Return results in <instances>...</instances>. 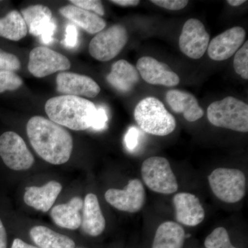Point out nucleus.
Returning a JSON list of instances; mask_svg holds the SVG:
<instances>
[{"instance_id": "1", "label": "nucleus", "mask_w": 248, "mask_h": 248, "mask_svg": "<svg viewBox=\"0 0 248 248\" xmlns=\"http://www.w3.org/2000/svg\"><path fill=\"white\" fill-rule=\"evenodd\" d=\"M27 132L31 146L49 164H63L71 158L73 138L61 125L45 117L35 116L28 122Z\"/></svg>"}, {"instance_id": "2", "label": "nucleus", "mask_w": 248, "mask_h": 248, "mask_svg": "<svg viewBox=\"0 0 248 248\" xmlns=\"http://www.w3.org/2000/svg\"><path fill=\"white\" fill-rule=\"evenodd\" d=\"M45 111L54 123L78 131L91 128L97 107L84 98L62 95L48 99Z\"/></svg>"}, {"instance_id": "3", "label": "nucleus", "mask_w": 248, "mask_h": 248, "mask_svg": "<svg viewBox=\"0 0 248 248\" xmlns=\"http://www.w3.org/2000/svg\"><path fill=\"white\" fill-rule=\"evenodd\" d=\"M134 117L143 131L155 136H166L176 128V120L156 98H144L134 110Z\"/></svg>"}, {"instance_id": "4", "label": "nucleus", "mask_w": 248, "mask_h": 248, "mask_svg": "<svg viewBox=\"0 0 248 248\" xmlns=\"http://www.w3.org/2000/svg\"><path fill=\"white\" fill-rule=\"evenodd\" d=\"M210 123L218 128L239 133L248 132V106L234 97L213 102L207 109Z\"/></svg>"}, {"instance_id": "5", "label": "nucleus", "mask_w": 248, "mask_h": 248, "mask_svg": "<svg viewBox=\"0 0 248 248\" xmlns=\"http://www.w3.org/2000/svg\"><path fill=\"white\" fill-rule=\"evenodd\" d=\"M208 182L214 195L225 203H237L246 195V176L239 169L218 168L208 176Z\"/></svg>"}, {"instance_id": "6", "label": "nucleus", "mask_w": 248, "mask_h": 248, "mask_svg": "<svg viewBox=\"0 0 248 248\" xmlns=\"http://www.w3.org/2000/svg\"><path fill=\"white\" fill-rule=\"evenodd\" d=\"M141 177L147 187L156 193L171 195L179 188L177 179L169 160L162 156H151L143 161Z\"/></svg>"}, {"instance_id": "7", "label": "nucleus", "mask_w": 248, "mask_h": 248, "mask_svg": "<svg viewBox=\"0 0 248 248\" xmlns=\"http://www.w3.org/2000/svg\"><path fill=\"white\" fill-rule=\"evenodd\" d=\"M128 40L126 29L121 24H116L93 37L90 42V54L98 61H110L119 55Z\"/></svg>"}, {"instance_id": "8", "label": "nucleus", "mask_w": 248, "mask_h": 248, "mask_svg": "<svg viewBox=\"0 0 248 248\" xmlns=\"http://www.w3.org/2000/svg\"><path fill=\"white\" fill-rule=\"evenodd\" d=\"M0 156L8 168L16 171L30 169L35 161L25 141L13 131L0 136Z\"/></svg>"}, {"instance_id": "9", "label": "nucleus", "mask_w": 248, "mask_h": 248, "mask_svg": "<svg viewBox=\"0 0 248 248\" xmlns=\"http://www.w3.org/2000/svg\"><path fill=\"white\" fill-rule=\"evenodd\" d=\"M146 191L140 179L129 181L123 190L110 188L105 193V200L114 208L122 212L136 213L146 202Z\"/></svg>"}, {"instance_id": "10", "label": "nucleus", "mask_w": 248, "mask_h": 248, "mask_svg": "<svg viewBox=\"0 0 248 248\" xmlns=\"http://www.w3.org/2000/svg\"><path fill=\"white\" fill-rule=\"evenodd\" d=\"M70 60L48 47H36L29 55L28 68L32 76L42 78L71 68Z\"/></svg>"}, {"instance_id": "11", "label": "nucleus", "mask_w": 248, "mask_h": 248, "mask_svg": "<svg viewBox=\"0 0 248 248\" xmlns=\"http://www.w3.org/2000/svg\"><path fill=\"white\" fill-rule=\"evenodd\" d=\"M210 43V35L203 23L197 19H189L179 36L181 51L189 58L198 60L203 56Z\"/></svg>"}, {"instance_id": "12", "label": "nucleus", "mask_w": 248, "mask_h": 248, "mask_svg": "<svg viewBox=\"0 0 248 248\" xmlns=\"http://www.w3.org/2000/svg\"><path fill=\"white\" fill-rule=\"evenodd\" d=\"M246 35V31L242 27H234L224 31L209 43L208 56L217 62L231 58L242 46Z\"/></svg>"}, {"instance_id": "13", "label": "nucleus", "mask_w": 248, "mask_h": 248, "mask_svg": "<svg viewBox=\"0 0 248 248\" xmlns=\"http://www.w3.org/2000/svg\"><path fill=\"white\" fill-rule=\"evenodd\" d=\"M137 70L148 84L173 87L180 82L177 73L167 64L151 57H142L137 63Z\"/></svg>"}, {"instance_id": "14", "label": "nucleus", "mask_w": 248, "mask_h": 248, "mask_svg": "<svg viewBox=\"0 0 248 248\" xmlns=\"http://www.w3.org/2000/svg\"><path fill=\"white\" fill-rule=\"evenodd\" d=\"M178 223L188 227H195L203 222L205 210L200 199L189 192H179L172 199Z\"/></svg>"}, {"instance_id": "15", "label": "nucleus", "mask_w": 248, "mask_h": 248, "mask_svg": "<svg viewBox=\"0 0 248 248\" xmlns=\"http://www.w3.org/2000/svg\"><path fill=\"white\" fill-rule=\"evenodd\" d=\"M57 90L65 95L93 98L100 93V87L92 78L73 73H60L56 79Z\"/></svg>"}, {"instance_id": "16", "label": "nucleus", "mask_w": 248, "mask_h": 248, "mask_svg": "<svg viewBox=\"0 0 248 248\" xmlns=\"http://www.w3.org/2000/svg\"><path fill=\"white\" fill-rule=\"evenodd\" d=\"M62 190V184L56 181H50L41 187L28 186L24 195V203L36 210L47 213L53 207Z\"/></svg>"}, {"instance_id": "17", "label": "nucleus", "mask_w": 248, "mask_h": 248, "mask_svg": "<svg viewBox=\"0 0 248 248\" xmlns=\"http://www.w3.org/2000/svg\"><path fill=\"white\" fill-rule=\"evenodd\" d=\"M80 227L85 234L92 237H97L105 230L106 219L94 194H88L85 197Z\"/></svg>"}, {"instance_id": "18", "label": "nucleus", "mask_w": 248, "mask_h": 248, "mask_svg": "<svg viewBox=\"0 0 248 248\" xmlns=\"http://www.w3.org/2000/svg\"><path fill=\"white\" fill-rule=\"evenodd\" d=\"M166 102L174 112L182 114L187 122H195L203 117V109L193 94L179 90H170L166 96Z\"/></svg>"}, {"instance_id": "19", "label": "nucleus", "mask_w": 248, "mask_h": 248, "mask_svg": "<svg viewBox=\"0 0 248 248\" xmlns=\"http://www.w3.org/2000/svg\"><path fill=\"white\" fill-rule=\"evenodd\" d=\"M84 201L80 197H73L68 203L59 204L52 208L50 217L54 223L65 229L76 231L81 226L80 211Z\"/></svg>"}, {"instance_id": "20", "label": "nucleus", "mask_w": 248, "mask_h": 248, "mask_svg": "<svg viewBox=\"0 0 248 248\" xmlns=\"http://www.w3.org/2000/svg\"><path fill=\"white\" fill-rule=\"evenodd\" d=\"M186 239L185 231L180 224L165 221L156 228L150 248H184Z\"/></svg>"}, {"instance_id": "21", "label": "nucleus", "mask_w": 248, "mask_h": 248, "mask_svg": "<svg viewBox=\"0 0 248 248\" xmlns=\"http://www.w3.org/2000/svg\"><path fill=\"white\" fill-rule=\"evenodd\" d=\"M107 80L117 91L127 93L138 84L140 74L133 64L125 60H120L112 64Z\"/></svg>"}, {"instance_id": "22", "label": "nucleus", "mask_w": 248, "mask_h": 248, "mask_svg": "<svg viewBox=\"0 0 248 248\" xmlns=\"http://www.w3.org/2000/svg\"><path fill=\"white\" fill-rule=\"evenodd\" d=\"M60 13L62 16L79 26L89 33H98L104 30L107 26L105 20L97 15L77 7L73 4L66 5L60 8Z\"/></svg>"}, {"instance_id": "23", "label": "nucleus", "mask_w": 248, "mask_h": 248, "mask_svg": "<svg viewBox=\"0 0 248 248\" xmlns=\"http://www.w3.org/2000/svg\"><path fill=\"white\" fill-rule=\"evenodd\" d=\"M30 236L40 248H76V243L71 238L46 226H34L31 229Z\"/></svg>"}, {"instance_id": "24", "label": "nucleus", "mask_w": 248, "mask_h": 248, "mask_svg": "<svg viewBox=\"0 0 248 248\" xmlns=\"http://www.w3.org/2000/svg\"><path fill=\"white\" fill-rule=\"evenodd\" d=\"M21 14L27 24L28 31L36 37H40L53 19L51 11L43 5L29 6L22 10Z\"/></svg>"}, {"instance_id": "25", "label": "nucleus", "mask_w": 248, "mask_h": 248, "mask_svg": "<svg viewBox=\"0 0 248 248\" xmlns=\"http://www.w3.org/2000/svg\"><path fill=\"white\" fill-rule=\"evenodd\" d=\"M27 32V24L17 11L14 10L0 18V37L17 42L25 37Z\"/></svg>"}, {"instance_id": "26", "label": "nucleus", "mask_w": 248, "mask_h": 248, "mask_svg": "<svg viewBox=\"0 0 248 248\" xmlns=\"http://www.w3.org/2000/svg\"><path fill=\"white\" fill-rule=\"evenodd\" d=\"M231 236L226 228L218 227L204 241L205 248H222L231 242Z\"/></svg>"}, {"instance_id": "27", "label": "nucleus", "mask_w": 248, "mask_h": 248, "mask_svg": "<svg viewBox=\"0 0 248 248\" xmlns=\"http://www.w3.org/2000/svg\"><path fill=\"white\" fill-rule=\"evenodd\" d=\"M235 72L243 79H248V42H246L235 53L234 59Z\"/></svg>"}, {"instance_id": "28", "label": "nucleus", "mask_w": 248, "mask_h": 248, "mask_svg": "<svg viewBox=\"0 0 248 248\" xmlns=\"http://www.w3.org/2000/svg\"><path fill=\"white\" fill-rule=\"evenodd\" d=\"M22 84V78L14 72L0 70V93L17 90Z\"/></svg>"}, {"instance_id": "29", "label": "nucleus", "mask_w": 248, "mask_h": 248, "mask_svg": "<svg viewBox=\"0 0 248 248\" xmlns=\"http://www.w3.org/2000/svg\"><path fill=\"white\" fill-rule=\"evenodd\" d=\"M20 67V61L17 56L0 49V70L14 72Z\"/></svg>"}, {"instance_id": "30", "label": "nucleus", "mask_w": 248, "mask_h": 248, "mask_svg": "<svg viewBox=\"0 0 248 248\" xmlns=\"http://www.w3.org/2000/svg\"><path fill=\"white\" fill-rule=\"evenodd\" d=\"M70 2L77 7L86 10V11H92L94 14L97 16H104L105 11L102 1L97 0H71Z\"/></svg>"}, {"instance_id": "31", "label": "nucleus", "mask_w": 248, "mask_h": 248, "mask_svg": "<svg viewBox=\"0 0 248 248\" xmlns=\"http://www.w3.org/2000/svg\"><path fill=\"white\" fill-rule=\"evenodd\" d=\"M108 120V117L106 109L103 107L97 108V111L93 119L91 128L97 131L105 130L107 128Z\"/></svg>"}, {"instance_id": "32", "label": "nucleus", "mask_w": 248, "mask_h": 248, "mask_svg": "<svg viewBox=\"0 0 248 248\" xmlns=\"http://www.w3.org/2000/svg\"><path fill=\"white\" fill-rule=\"evenodd\" d=\"M151 2L159 7L170 11H179L184 9L188 4L187 0H152Z\"/></svg>"}, {"instance_id": "33", "label": "nucleus", "mask_w": 248, "mask_h": 248, "mask_svg": "<svg viewBox=\"0 0 248 248\" xmlns=\"http://www.w3.org/2000/svg\"><path fill=\"white\" fill-rule=\"evenodd\" d=\"M78 31L76 26L69 24L66 28V35L62 43L68 48H73L78 45Z\"/></svg>"}, {"instance_id": "34", "label": "nucleus", "mask_w": 248, "mask_h": 248, "mask_svg": "<svg viewBox=\"0 0 248 248\" xmlns=\"http://www.w3.org/2000/svg\"><path fill=\"white\" fill-rule=\"evenodd\" d=\"M140 138V131L136 127H130L125 134L124 138V143L129 151H135L138 147Z\"/></svg>"}, {"instance_id": "35", "label": "nucleus", "mask_w": 248, "mask_h": 248, "mask_svg": "<svg viewBox=\"0 0 248 248\" xmlns=\"http://www.w3.org/2000/svg\"><path fill=\"white\" fill-rule=\"evenodd\" d=\"M57 29V24L54 19L48 24V27L46 28L45 31L42 32L40 36L41 42L45 45H50L54 41L53 36Z\"/></svg>"}, {"instance_id": "36", "label": "nucleus", "mask_w": 248, "mask_h": 248, "mask_svg": "<svg viewBox=\"0 0 248 248\" xmlns=\"http://www.w3.org/2000/svg\"><path fill=\"white\" fill-rule=\"evenodd\" d=\"M0 248H7V234L6 228L0 219Z\"/></svg>"}, {"instance_id": "37", "label": "nucleus", "mask_w": 248, "mask_h": 248, "mask_svg": "<svg viewBox=\"0 0 248 248\" xmlns=\"http://www.w3.org/2000/svg\"><path fill=\"white\" fill-rule=\"evenodd\" d=\"M110 2L122 6H135L140 4L139 0H112Z\"/></svg>"}, {"instance_id": "38", "label": "nucleus", "mask_w": 248, "mask_h": 248, "mask_svg": "<svg viewBox=\"0 0 248 248\" xmlns=\"http://www.w3.org/2000/svg\"><path fill=\"white\" fill-rule=\"evenodd\" d=\"M11 248H40L36 247V246H32V245L28 244L27 243L24 242L20 239H14L13 242L12 247Z\"/></svg>"}, {"instance_id": "39", "label": "nucleus", "mask_w": 248, "mask_h": 248, "mask_svg": "<svg viewBox=\"0 0 248 248\" xmlns=\"http://www.w3.org/2000/svg\"><path fill=\"white\" fill-rule=\"evenodd\" d=\"M227 2L231 5L232 6H239L244 4V3L247 2V1H245V0H228Z\"/></svg>"}, {"instance_id": "40", "label": "nucleus", "mask_w": 248, "mask_h": 248, "mask_svg": "<svg viewBox=\"0 0 248 248\" xmlns=\"http://www.w3.org/2000/svg\"><path fill=\"white\" fill-rule=\"evenodd\" d=\"M223 248H240L237 247V246H234V244H232V242L229 243V244H227L226 247H223Z\"/></svg>"}, {"instance_id": "41", "label": "nucleus", "mask_w": 248, "mask_h": 248, "mask_svg": "<svg viewBox=\"0 0 248 248\" xmlns=\"http://www.w3.org/2000/svg\"></svg>"}]
</instances>
